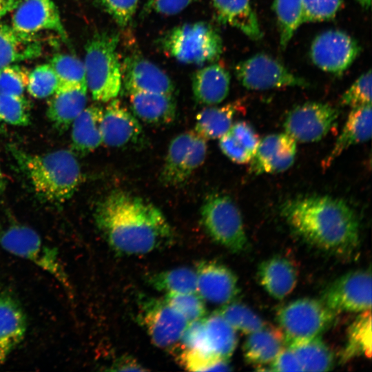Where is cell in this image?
Instances as JSON below:
<instances>
[{
	"instance_id": "1",
	"label": "cell",
	"mask_w": 372,
	"mask_h": 372,
	"mask_svg": "<svg viewBox=\"0 0 372 372\" xmlns=\"http://www.w3.org/2000/svg\"><path fill=\"white\" fill-rule=\"evenodd\" d=\"M96 226L114 251L147 254L174 244L175 233L162 211L152 203L123 190H114L96 209Z\"/></svg>"
},
{
	"instance_id": "2",
	"label": "cell",
	"mask_w": 372,
	"mask_h": 372,
	"mask_svg": "<svg viewBox=\"0 0 372 372\" xmlns=\"http://www.w3.org/2000/svg\"><path fill=\"white\" fill-rule=\"evenodd\" d=\"M280 213L291 229L308 243L334 255L348 256L360 243L353 209L327 195H306L286 200Z\"/></svg>"
},
{
	"instance_id": "3",
	"label": "cell",
	"mask_w": 372,
	"mask_h": 372,
	"mask_svg": "<svg viewBox=\"0 0 372 372\" xmlns=\"http://www.w3.org/2000/svg\"><path fill=\"white\" fill-rule=\"evenodd\" d=\"M10 152L28 176L42 200L62 203L70 199L81 180V172L74 154L60 149L43 154H30L15 146Z\"/></svg>"
},
{
	"instance_id": "4",
	"label": "cell",
	"mask_w": 372,
	"mask_h": 372,
	"mask_svg": "<svg viewBox=\"0 0 372 372\" xmlns=\"http://www.w3.org/2000/svg\"><path fill=\"white\" fill-rule=\"evenodd\" d=\"M116 32L95 33L85 45L87 87L94 100L108 102L115 99L122 85L121 63L118 53Z\"/></svg>"
},
{
	"instance_id": "5",
	"label": "cell",
	"mask_w": 372,
	"mask_h": 372,
	"mask_svg": "<svg viewBox=\"0 0 372 372\" xmlns=\"http://www.w3.org/2000/svg\"><path fill=\"white\" fill-rule=\"evenodd\" d=\"M158 45L167 56L190 65L216 61L221 55L223 47L218 31L204 21L174 27L159 39Z\"/></svg>"
},
{
	"instance_id": "6",
	"label": "cell",
	"mask_w": 372,
	"mask_h": 372,
	"mask_svg": "<svg viewBox=\"0 0 372 372\" xmlns=\"http://www.w3.org/2000/svg\"><path fill=\"white\" fill-rule=\"evenodd\" d=\"M200 218L207 234L218 245L235 254L249 248L241 213L229 196L208 195L202 205Z\"/></svg>"
},
{
	"instance_id": "7",
	"label": "cell",
	"mask_w": 372,
	"mask_h": 372,
	"mask_svg": "<svg viewBox=\"0 0 372 372\" xmlns=\"http://www.w3.org/2000/svg\"><path fill=\"white\" fill-rule=\"evenodd\" d=\"M336 314L322 301L302 298L280 308L276 318L287 344L320 336L333 325Z\"/></svg>"
},
{
	"instance_id": "8",
	"label": "cell",
	"mask_w": 372,
	"mask_h": 372,
	"mask_svg": "<svg viewBox=\"0 0 372 372\" xmlns=\"http://www.w3.org/2000/svg\"><path fill=\"white\" fill-rule=\"evenodd\" d=\"M0 246L12 254L33 262L69 289V279L58 256V251L45 245L32 228L14 223L1 229Z\"/></svg>"
},
{
	"instance_id": "9",
	"label": "cell",
	"mask_w": 372,
	"mask_h": 372,
	"mask_svg": "<svg viewBox=\"0 0 372 372\" xmlns=\"http://www.w3.org/2000/svg\"><path fill=\"white\" fill-rule=\"evenodd\" d=\"M206 140L194 131L178 134L170 142L160 173L161 182L168 187L183 185L205 161Z\"/></svg>"
},
{
	"instance_id": "10",
	"label": "cell",
	"mask_w": 372,
	"mask_h": 372,
	"mask_svg": "<svg viewBox=\"0 0 372 372\" xmlns=\"http://www.w3.org/2000/svg\"><path fill=\"white\" fill-rule=\"evenodd\" d=\"M234 70L238 81L249 90H265L284 87L307 88L311 85L280 61L263 53L239 62Z\"/></svg>"
},
{
	"instance_id": "11",
	"label": "cell",
	"mask_w": 372,
	"mask_h": 372,
	"mask_svg": "<svg viewBox=\"0 0 372 372\" xmlns=\"http://www.w3.org/2000/svg\"><path fill=\"white\" fill-rule=\"evenodd\" d=\"M138 320L152 343L160 348L176 344L188 322L165 300L144 298L138 307Z\"/></svg>"
},
{
	"instance_id": "12",
	"label": "cell",
	"mask_w": 372,
	"mask_h": 372,
	"mask_svg": "<svg viewBox=\"0 0 372 372\" xmlns=\"http://www.w3.org/2000/svg\"><path fill=\"white\" fill-rule=\"evenodd\" d=\"M337 108L321 102H306L296 105L284 121L285 133L296 142L313 143L323 138L339 116Z\"/></svg>"
},
{
	"instance_id": "13",
	"label": "cell",
	"mask_w": 372,
	"mask_h": 372,
	"mask_svg": "<svg viewBox=\"0 0 372 372\" xmlns=\"http://www.w3.org/2000/svg\"><path fill=\"white\" fill-rule=\"evenodd\" d=\"M361 52L358 42L346 32L329 30L313 39L310 48L312 62L322 70L342 75Z\"/></svg>"
},
{
	"instance_id": "14",
	"label": "cell",
	"mask_w": 372,
	"mask_h": 372,
	"mask_svg": "<svg viewBox=\"0 0 372 372\" xmlns=\"http://www.w3.org/2000/svg\"><path fill=\"white\" fill-rule=\"evenodd\" d=\"M322 301L335 313L371 309L370 271L359 269L343 274L324 290Z\"/></svg>"
},
{
	"instance_id": "15",
	"label": "cell",
	"mask_w": 372,
	"mask_h": 372,
	"mask_svg": "<svg viewBox=\"0 0 372 372\" xmlns=\"http://www.w3.org/2000/svg\"><path fill=\"white\" fill-rule=\"evenodd\" d=\"M197 292L209 302L225 304L234 301L240 289L236 275L226 265L214 260L196 265Z\"/></svg>"
},
{
	"instance_id": "16",
	"label": "cell",
	"mask_w": 372,
	"mask_h": 372,
	"mask_svg": "<svg viewBox=\"0 0 372 372\" xmlns=\"http://www.w3.org/2000/svg\"><path fill=\"white\" fill-rule=\"evenodd\" d=\"M122 81L128 93L158 92L173 94L174 85L159 67L139 53L127 55L121 64Z\"/></svg>"
},
{
	"instance_id": "17",
	"label": "cell",
	"mask_w": 372,
	"mask_h": 372,
	"mask_svg": "<svg viewBox=\"0 0 372 372\" xmlns=\"http://www.w3.org/2000/svg\"><path fill=\"white\" fill-rule=\"evenodd\" d=\"M296 152L297 142L287 133L268 135L258 143L249 162L250 172L262 174L285 172L293 165Z\"/></svg>"
},
{
	"instance_id": "18",
	"label": "cell",
	"mask_w": 372,
	"mask_h": 372,
	"mask_svg": "<svg viewBox=\"0 0 372 372\" xmlns=\"http://www.w3.org/2000/svg\"><path fill=\"white\" fill-rule=\"evenodd\" d=\"M101 133L106 145L123 147L140 141L143 129L135 115L114 99L103 110Z\"/></svg>"
},
{
	"instance_id": "19",
	"label": "cell",
	"mask_w": 372,
	"mask_h": 372,
	"mask_svg": "<svg viewBox=\"0 0 372 372\" xmlns=\"http://www.w3.org/2000/svg\"><path fill=\"white\" fill-rule=\"evenodd\" d=\"M17 8L12 17V26L17 30L32 34L50 30L68 41L58 8L52 0H23Z\"/></svg>"
},
{
	"instance_id": "20",
	"label": "cell",
	"mask_w": 372,
	"mask_h": 372,
	"mask_svg": "<svg viewBox=\"0 0 372 372\" xmlns=\"http://www.w3.org/2000/svg\"><path fill=\"white\" fill-rule=\"evenodd\" d=\"M27 318L17 298L7 291H0V364L23 340Z\"/></svg>"
},
{
	"instance_id": "21",
	"label": "cell",
	"mask_w": 372,
	"mask_h": 372,
	"mask_svg": "<svg viewBox=\"0 0 372 372\" xmlns=\"http://www.w3.org/2000/svg\"><path fill=\"white\" fill-rule=\"evenodd\" d=\"M258 281L272 298L282 300L295 288L298 272L287 258L276 256L261 262L257 269Z\"/></svg>"
},
{
	"instance_id": "22",
	"label": "cell",
	"mask_w": 372,
	"mask_h": 372,
	"mask_svg": "<svg viewBox=\"0 0 372 372\" xmlns=\"http://www.w3.org/2000/svg\"><path fill=\"white\" fill-rule=\"evenodd\" d=\"M231 76L227 70L218 63H211L197 70L192 76V87L196 101L212 105L227 96Z\"/></svg>"
},
{
	"instance_id": "23",
	"label": "cell",
	"mask_w": 372,
	"mask_h": 372,
	"mask_svg": "<svg viewBox=\"0 0 372 372\" xmlns=\"http://www.w3.org/2000/svg\"><path fill=\"white\" fill-rule=\"evenodd\" d=\"M129 95L133 114L143 121L162 125L174 121L177 107L173 94L133 92Z\"/></svg>"
},
{
	"instance_id": "24",
	"label": "cell",
	"mask_w": 372,
	"mask_h": 372,
	"mask_svg": "<svg viewBox=\"0 0 372 372\" xmlns=\"http://www.w3.org/2000/svg\"><path fill=\"white\" fill-rule=\"evenodd\" d=\"M87 87L59 85L49 101L47 116L59 130H66L85 108Z\"/></svg>"
},
{
	"instance_id": "25",
	"label": "cell",
	"mask_w": 372,
	"mask_h": 372,
	"mask_svg": "<svg viewBox=\"0 0 372 372\" xmlns=\"http://www.w3.org/2000/svg\"><path fill=\"white\" fill-rule=\"evenodd\" d=\"M371 104L353 107L333 149L323 161L329 167L349 147L369 141L371 137Z\"/></svg>"
},
{
	"instance_id": "26",
	"label": "cell",
	"mask_w": 372,
	"mask_h": 372,
	"mask_svg": "<svg viewBox=\"0 0 372 372\" xmlns=\"http://www.w3.org/2000/svg\"><path fill=\"white\" fill-rule=\"evenodd\" d=\"M41 52V41L35 34L6 24L0 26V70L15 62L37 58Z\"/></svg>"
},
{
	"instance_id": "27",
	"label": "cell",
	"mask_w": 372,
	"mask_h": 372,
	"mask_svg": "<svg viewBox=\"0 0 372 372\" xmlns=\"http://www.w3.org/2000/svg\"><path fill=\"white\" fill-rule=\"evenodd\" d=\"M285 344L282 330L266 324L249 334L242 346L243 355L248 364L261 366L270 364Z\"/></svg>"
},
{
	"instance_id": "28",
	"label": "cell",
	"mask_w": 372,
	"mask_h": 372,
	"mask_svg": "<svg viewBox=\"0 0 372 372\" xmlns=\"http://www.w3.org/2000/svg\"><path fill=\"white\" fill-rule=\"evenodd\" d=\"M219 21L233 26L249 39L260 40L263 34L251 0H211Z\"/></svg>"
},
{
	"instance_id": "29",
	"label": "cell",
	"mask_w": 372,
	"mask_h": 372,
	"mask_svg": "<svg viewBox=\"0 0 372 372\" xmlns=\"http://www.w3.org/2000/svg\"><path fill=\"white\" fill-rule=\"evenodd\" d=\"M103 108L99 105L85 107L72 123V144L82 154L90 153L103 143L101 123Z\"/></svg>"
},
{
	"instance_id": "30",
	"label": "cell",
	"mask_w": 372,
	"mask_h": 372,
	"mask_svg": "<svg viewBox=\"0 0 372 372\" xmlns=\"http://www.w3.org/2000/svg\"><path fill=\"white\" fill-rule=\"evenodd\" d=\"M259 142L257 133L249 123L238 121L219 138V146L231 161L243 164L250 162Z\"/></svg>"
},
{
	"instance_id": "31",
	"label": "cell",
	"mask_w": 372,
	"mask_h": 372,
	"mask_svg": "<svg viewBox=\"0 0 372 372\" xmlns=\"http://www.w3.org/2000/svg\"><path fill=\"white\" fill-rule=\"evenodd\" d=\"M241 108L240 101L205 108L196 115L194 131L205 140L220 138L230 128Z\"/></svg>"
},
{
	"instance_id": "32",
	"label": "cell",
	"mask_w": 372,
	"mask_h": 372,
	"mask_svg": "<svg viewBox=\"0 0 372 372\" xmlns=\"http://www.w3.org/2000/svg\"><path fill=\"white\" fill-rule=\"evenodd\" d=\"M287 345L295 353L302 371H327L333 366V354L320 336Z\"/></svg>"
},
{
	"instance_id": "33",
	"label": "cell",
	"mask_w": 372,
	"mask_h": 372,
	"mask_svg": "<svg viewBox=\"0 0 372 372\" xmlns=\"http://www.w3.org/2000/svg\"><path fill=\"white\" fill-rule=\"evenodd\" d=\"M204 326L211 352L220 358L228 360L238 344L236 331L216 311L204 318Z\"/></svg>"
},
{
	"instance_id": "34",
	"label": "cell",
	"mask_w": 372,
	"mask_h": 372,
	"mask_svg": "<svg viewBox=\"0 0 372 372\" xmlns=\"http://www.w3.org/2000/svg\"><path fill=\"white\" fill-rule=\"evenodd\" d=\"M362 355L367 358L371 355V309L362 311L350 325L341 361L346 362Z\"/></svg>"
},
{
	"instance_id": "35",
	"label": "cell",
	"mask_w": 372,
	"mask_h": 372,
	"mask_svg": "<svg viewBox=\"0 0 372 372\" xmlns=\"http://www.w3.org/2000/svg\"><path fill=\"white\" fill-rule=\"evenodd\" d=\"M147 282L155 289L167 293L197 292L196 272L187 267L152 273Z\"/></svg>"
},
{
	"instance_id": "36",
	"label": "cell",
	"mask_w": 372,
	"mask_h": 372,
	"mask_svg": "<svg viewBox=\"0 0 372 372\" xmlns=\"http://www.w3.org/2000/svg\"><path fill=\"white\" fill-rule=\"evenodd\" d=\"M280 34V44L285 49L302 23V0H274Z\"/></svg>"
},
{
	"instance_id": "37",
	"label": "cell",
	"mask_w": 372,
	"mask_h": 372,
	"mask_svg": "<svg viewBox=\"0 0 372 372\" xmlns=\"http://www.w3.org/2000/svg\"><path fill=\"white\" fill-rule=\"evenodd\" d=\"M216 312L219 313L236 331L249 334L267 324L249 307L234 301L223 304Z\"/></svg>"
},
{
	"instance_id": "38",
	"label": "cell",
	"mask_w": 372,
	"mask_h": 372,
	"mask_svg": "<svg viewBox=\"0 0 372 372\" xmlns=\"http://www.w3.org/2000/svg\"><path fill=\"white\" fill-rule=\"evenodd\" d=\"M50 65L58 77L59 85L87 87L84 64L77 57L70 54H56L51 59Z\"/></svg>"
},
{
	"instance_id": "39",
	"label": "cell",
	"mask_w": 372,
	"mask_h": 372,
	"mask_svg": "<svg viewBox=\"0 0 372 372\" xmlns=\"http://www.w3.org/2000/svg\"><path fill=\"white\" fill-rule=\"evenodd\" d=\"M178 360L182 366L192 371H230L228 360L196 350L180 349Z\"/></svg>"
},
{
	"instance_id": "40",
	"label": "cell",
	"mask_w": 372,
	"mask_h": 372,
	"mask_svg": "<svg viewBox=\"0 0 372 372\" xmlns=\"http://www.w3.org/2000/svg\"><path fill=\"white\" fill-rule=\"evenodd\" d=\"M164 300L188 322L203 319L206 315L204 300L198 292L167 293Z\"/></svg>"
},
{
	"instance_id": "41",
	"label": "cell",
	"mask_w": 372,
	"mask_h": 372,
	"mask_svg": "<svg viewBox=\"0 0 372 372\" xmlns=\"http://www.w3.org/2000/svg\"><path fill=\"white\" fill-rule=\"evenodd\" d=\"M59 85L58 77L50 64L36 67L29 73L27 89L34 98L43 99L52 95Z\"/></svg>"
},
{
	"instance_id": "42",
	"label": "cell",
	"mask_w": 372,
	"mask_h": 372,
	"mask_svg": "<svg viewBox=\"0 0 372 372\" xmlns=\"http://www.w3.org/2000/svg\"><path fill=\"white\" fill-rule=\"evenodd\" d=\"M30 105L23 96L0 94V120L14 125L30 123Z\"/></svg>"
},
{
	"instance_id": "43",
	"label": "cell",
	"mask_w": 372,
	"mask_h": 372,
	"mask_svg": "<svg viewBox=\"0 0 372 372\" xmlns=\"http://www.w3.org/2000/svg\"><path fill=\"white\" fill-rule=\"evenodd\" d=\"M341 5L342 0H302V23L331 20Z\"/></svg>"
},
{
	"instance_id": "44",
	"label": "cell",
	"mask_w": 372,
	"mask_h": 372,
	"mask_svg": "<svg viewBox=\"0 0 372 372\" xmlns=\"http://www.w3.org/2000/svg\"><path fill=\"white\" fill-rule=\"evenodd\" d=\"M340 103L352 108L371 104V70L360 75L344 92Z\"/></svg>"
},
{
	"instance_id": "45",
	"label": "cell",
	"mask_w": 372,
	"mask_h": 372,
	"mask_svg": "<svg viewBox=\"0 0 372 372\" xmlns=\"http://www.w3.org/2000/svg\"><path fill=\"white\" fill-rule=\"evenodd\" d=\"M29 72L19 65H8L0 70V94L23 95L28 83Z\"/></svg>"
},
{
	"instance_id": "46",
	"label": "cell",
	"mask_w": 372,
	"mask_h": 372,
	"mask_svg": "<svg viewBox=\"0 0 372 372\" xmlns=\"http://www.w3.org/2000/svg\"><path fill=\"white\" fill-rule=\"evenodd\" d=\"M102 8L120 27H126L132 20L138 0H97Z\"/></svg>"
},
{
	"instance_id": "47",
	"label": "cell",
	"mask_w": 372,
	"mask_h": 372,
	"mask_svg": "<svg viewBox=\"0 0 372 372\" xmlns=\"http://www.w3.org/2000/svg\"><path fill=\"white\" fill-rule=\"evenodd\" d=\"M179 341L180 349L196 350L213 354L207 342L204 318L188 322Z\"/></svg>"
},
{
	"instance_id": "48",
	"label": "cell",
	"mask_w": 372,
	"mask_h": 372,
	"mask_svg": "<svg viewBox=\"0 0 372 372\" xmlns=\"http://www.w3.org/2000/svg\"><path fill=\"white\" fill-rule=\"evenodd\" d=\"M195 0H147L144 6L143 11L146 14L156 13L170 16L177 14Z\"/></svg>"
},
{
	"instance_id": "49",
	"label": "cell",
	"mask_w": 372,
	"mask_h": 372,
	"mask_svg": "<svg viewBox=\"0 0 372 372\" xmlns=\"http://www.w3.org/2000/svg\"><path fill=\"white\" fill-rule=\"evenodd\" d=\"M273 371H302L298 360L293 350L284 347L269 364Z\"/></svg>"
},
{
	"instance_id": "50",
	"label": "cell",
	"mask_w": 372,
	"mask_h": 372,
	"mask_svg": "<svg viewBox=\"0 0 372 372\" xmlns=\"http://www.w3.org/2000/svg\"><path fill=\"white\" fill-rule=\"evenodd\" d=\"M110 370L117 371H145L134 358L130 355H123L118 358L111 365Z\"/></svg>"
},
{
	"instance_id": "51",
	"label": "cell",
	"mask_w": 372,
	"mask_h": 372,
	"mask_svg": "<svg viewBox=\"0 0 372 372\" xmlns=\"http://www.w3.org/2000/svg\"><path fill=\"white\" fill-rule=\"evenodd\" d=\"M23 0H0V18L16 9Z\"/></svg>"
},
{
	"instance_id": "52",
	"label": "cell",
	"mask_w": 372,
	"mask_h": 372,
	"mask_svg": "<svg viewBox=\"0 0 372 372\" xmlns=\"http://www.w3.org/2000/svg\"><path fill=\"white\" fill-rule=\"evenodd\" d=\"M6 184V178L0 167V190H3Z\"/></svg>"
},
{
	"instance_id": "53",
	"label": "cell",
	"mask_w": 372,
	"mask_h": 372,
	"mask_svg": "<svg viewBox=\"0 0 372 372\" xmlns=\"http://www.w3.org/2000/svg\"><path fill=\"white\" fill-rule=\"evenodd\" d=\"M365 9L369 8L371 0H356Z\"/></svg>"
},
{
	"instance_id": "54",
	"label": "cell",
	"mask_w": 372,
	"mask_h": 372,
	"mask_svg": "<svg viewBox=\"0 0 372 372\" xmlns=\"http://www.w3.org/2000/svg\"><path fill=\"white\" fill-rule=\"evenodd\" d=\"M5 131V127L3 124V122L0 120V133H2Z\"/></svg>"
}]
</instances>
